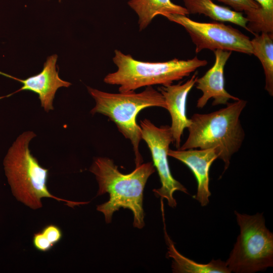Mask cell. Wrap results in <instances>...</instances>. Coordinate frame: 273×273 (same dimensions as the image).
I'll list each match as a JSON object with an SVG mask.
<instances>
[{"label": "cell", "mask_w": 273, "mask_h": 273, "mask_svg": "<svg viewBox=\"0 0 273 273\" xmlns=\"http://www.w3.org/2000/svg\"><path fill=\"white\" fill-rule=\"evenodd\" d=\"M89 171L99 185L97 196L108 193L109 200L97 210L102 212L106 223L112 221L113 213L121 208L128 209L133 215V226L142 229L145 225L143 193L149 177L155 171L152 162L135 166L130 173L119 171L113 160L108 157L94 159Z\"/></svg>", "instance_id": "cell-1"}, {"label": "cell", "mask_w": 273, "mask_h": 273, "mask_svg": "<svg viewBox=\"0 0 273 273\" xmlns=\"http://www.w3.org/2000/svg\"><path fill=\"white\" fill-rule=\"evenodd\" d=\"M247 103L239 99L211 113L193 114L188 128V137L177 149H214L218 158L223 161L225 171L232 156L239 150L245 139L240 116Z\"/></svg>", "instance_id": "cell-2"}, {"label": "cell", "mask_w": 273, "mask_h": 273, "mask_svg": "<svg viewBox=\"0 0 273 273\" xmlns=\"http://www.w3.org/2000/svg\"><path fill=\"white\" fill-rule=\"evenodd\" d=\"M32 131L20 134L9 148L4 164L12 192L18 200L33 209L42 207L41 199L50 198L63 201L69 207L85 204L58 198L49 191V169L43 168L29 148L31 140L36 136Z\"/></svg>", "instance_id": "cell-3"}, {"label": "cell", "mask_w": 273, "mask_h": 273, "mask_svg": "<svg viewBox=\"0 0 273 273\" xmlns=\"http://www.w3.org/2000/svg\"><path fill=\"white\" fill-rule=\"evenodd\" d=\"M87 89L96 102L90 113L93 115L102 114L113 121L119 131L130 141L135 166L142 164L143 159L139 151L142 130L136 123V117L141 110L148 107H159L166 109L163 95L152 86H147L138 93L134 91L110 93L89 86Z\"/></svg>", "instance_id": "cell-4"}, {"label": "cell", "mask_w": 273, "mask_h": 273, "mask_svg": "<svg viewBox=\"0 0 273 273\" xmlns=\"http://www.w3.org/2000/svg\"><path fill=\"white\" fill-rule=\"evenodd\" d=\"M113 61L117 70L108 74L104 81L119 85V92L134 91L142 87L157 84L170 85L208 63L197 56L187 60L175 58L161 62L140 61L117 50L114 51Z\"/></svg>", "instance_id": "cell-5"}, {"label": "cell", "mask_w": 273, "mask_h": 273, "mask_svg": "<svg viewBox=\"0 0 273 273\" xmlns=\"http://www.w3.org/2000/svg\"><path fill=\"white\" fill-rule=\"evenodd\" d=\"M240 234L225 262L230 272L252 273L273 266V234L265 226L262 213L235 211Z\"/></svg>", "instance_id": "cell-6"}, {"label": "cell", "mask_w": 273, "mask_h": 273, "mask_svg": "<svg viewBox=\"0 0 273 273\" xmlns=\"http://www.w3.org/2000/svg\"><path fill=\"white\" fill-rule=\"evenodd\" d=\"M164 16L186 29L195 45L196 53L208 49L252 55L250 38L230 25L218 22H197L185 15L178 14H167Z\"/></svg>", "instance_id": "cell-7"}, {"label": "cell", "mask_w": 273, "mask_h": 273, "mask_svg": "<svg viewBox=\"0 0 273 273\" xmlns=\"http://www.w3.org/2000/svg\"><path fill=\"white\" fill-rule=\"evenodd\" d=\"M142 138L149 148L153 164L159 176L161 187L153 190L157 197L165 199L169 206L174 208L176 201L173 197L175 191L188 194L187 189L172 175L168 160L169 146L173 143L170 127L164 125L156 126L150 120L145 119L140 121Z\"/></svg>", "instance_id": "cell-8"}, {"label": "cell", "mask_w": 273, "mask_h": 273, "mask_svg": "<svg viewBox=\"0 0 273 273\" xmlns=\"http://www.w3.org/2000/svg\"><path fill=\"white\" fill-rule=\"evenodd\" d=\"M58 56L56 54L49 57L43 65L42 71L38 74L25 79H20L0 71V74L21 82L23 86L17 90L7 96L0 97V99L9 97L22 90H30L37 94L41 106L48 112L54 110L53 102L57 89L61 87H68L71 85L69 82L61 79L56 70Z\"/></svg>", "instance_id": "cell-9"}, {"label": "cell", "mask_w": 273, "mask_h": 273, "mask_svg": "<svg viewBox=\"0 0 273 273\" xmlns=\"http://www.w3.org/2000/svg\"><path fill=\"white\" fill-rule=\"evenodd\" d=\"M197 72L185 83L161 85L158 89L163 95L171 118L170 126L173 143L177 149L180 147L181 138L184 129L188 128L191 120L187 115V100L188 95L196 84Z\"/></svg>", "instance_id": "cell-10"}, {"label": "cell", "mask_w": 273, "mask_h": 273, "mask_svg": "<svg viewBox=\"0 0 273 273\" xmlns=\"http://www.w3.org/2000/svg\"><path fill=\"white\" fill-rule=\"evenodd\" d=\"M214 52L215 62L205 74L197 79L196 88L200 90L202 96L197 102V107L203 108L211 98L213 106L226 105L230 99L237 101L240 99L230 94L224 88V68L232 52L216 50Z\"/></svg>", "instance_id": "cell-11"}, {"label": "cell", "mask_w": 273, "mask_h": 273, "mask_svg": "<svg viewBox=\"0 0 273 273\" xmlns=\"http://www.w3.org/2000/svg\"><path fill=\"white\" fill-rule=\"evenodd\" d=\"M168 156L183 162L192 171L197 182V192L194 198L202 206H206L211 196L209 171L212 163L218 158L216 150L214 149H169Z\"/></svg>", "instance_id": "cell-12"}, {"label": "cell", "mask_w": 273, "mask_h": 273, "mask_svg": "<svg viewBox=\"0 0 273 273\" xmlns=\"http://www.w3.org/2000/svg\"><path fill=\"white\" fill-rule=\"evenodd\" d=\"M128 5L138 16L140 30L146 28L157 15L189 14L184 7L174 4L171 0H129Z\"/></svg>", "instance_id": "cell-13"}, {"label": "cell", "mask_w": 273, "mask_h": 273, "mask_svg": "<svg viewBox=\"0 0 273 273\" xmlns=\"http://www.w3.org/2000/svg\"><path fill=\"white\" fill-rule=\"evenodd\" d=\"M168 246L167 255L172 259L173 272L178 273H230L225 262L220 259H212L208 263H197L179 253L174 244L164 231Z\"/></svg>", "instance_id": "cell-14"}, {"label": "cell", "mask_w": 273, "mask_h": 273, "mask_svg": "<svg viewBox=\"0 0 273 273\" xmlns=\"http://www.w3.org/2000/svg\"><path fill=\"white\" fill-rule=\"evenodd\" d=\"M189 14H203L210 19L229 22L246 29L248 21L242 12L215 4L212 0H183Z\"/></svg>", "instance_id": "cell-15"}, {"label": "cell", "mask_w": 273, "mask_h": 273, "mask_svg": "<svg viewBox=\"0 0 273 273\" xmlns=\"http://www.w3.org/2000/svg\"><path fill=\"white\" fill-rule=\"evenodd\" d=\"M251 39L252 55L256 56L262 66L265 77V89L273 96V33L262 32L254 35Z\"/></svg>", "instance_id": "cell-16"}, {"label": "cell", "mask_w": 273, "mask_h": 273, "mask_svg": "<svg viewBox=\"0 0 273 273\" xmlns=\"http://www.w3.org/2000/svg\"><path fill=\"white\" fill-rule=\"evenodd\" d=\"M260 8L254 10L248 19L247 28L253 34L273 33V0H254Z\"/></svg>", "instance_id": "cell-17"}, {"label": "cell", "mask_w": 273, "mask_h": 273, "mask_svg": "<svg viewBox=\"0 0 273 273\" xmlns=\"http://www.w3.org/2000/svg\"><path fill=\"white\" fill-rule=\"evenodd\" d=\"M231 7L235 11L245 14L260 8L254 0H217Z\"/></svg>", "instance_id": "cell-18"}, {"label": "cell", "mask_w": 273, "mask_h": 273, "mask_svg": "<svg viewBox=\"0 0 273 273\" xmlns=\"http://www.w3.org/2000/svg\"><path fill=\"white\" fill-rule=\"evenodd\" d=\"M40 231L54 246L60 242L63 237L61 228L54 224L46 225Z\"/></svg>", "instance_id": "cell-19"}, {"label": "cell", "mask_w": 273, "mask_h": 273, "mask_svg": "<svg viewBox=\"0 0 273 273\" xmlns=\"http://www.w3.org/2000/svg\"><path fill=\"white\" fill-rule=\"evenodd\" d=\"M32 244L34 247L40 252H48L54 247V246L43 236L41 231L33 235Z\"/></svg>", "instance_id": "cell-20"}]
</instances>
